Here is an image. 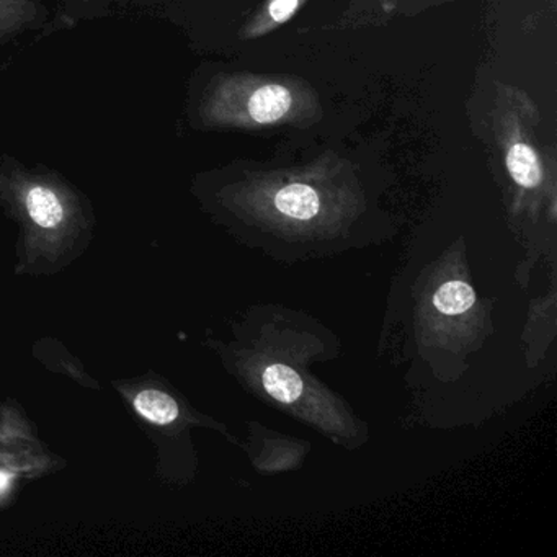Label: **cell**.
<instances>
[{
    "label": "cell",
    "mask_w": 557,
    "mask_h": 557,
    "mask_svg": "<svg viewBox=\"0 0 557 557\" xmlns=\"http://www.w3.org/2000/svg\"><path fill=\"white\" fill-rule=\"evenodd\" d=\"M275 207L285 216L308 221L321 210L318 191L308 185L293 184L276 194Z\"/></svg>",
    "instance_id": "7a4b0ae2"
},
{
    "label": "cell",
    "mask_w": 557,
    "mask_h": 557,
    "mask_svg": "<svg viewBox=\"0 0 557 557\" xmlns=\"http://www.w3.org/2000/svg\"><path fill=\"white\" fill-rule=\"evenodd\" d=\"M298 2L299 0H273L269 9L270 15L275 22L288 21L298 8Z\"/></svg>",
    "instance_id": "9c48e42d"
},
{
    "label": "cell",
    "mask_w": 557,
    "mask_h": 557,
    "mask_svg": "<svg viewBox=\"0 0 557 557\" xmlns=\"http://www.w3.org/2000/svg\"><path fill=\"white\" fill-rule=\"evenodd\" d=\"M263 387L273 399L283 404H293L302 396L305 383L293 368L275 363L265 368L262 374Z\"/></svg>",
    "instance_id": "277c9868"
},
{
    "label": "cell",
    "mask_w": 557,
    "mask_h": 557,
    "mask_svg": "<svg viewBox=\"0 0 557 557\" xmlns=\"http://www.w3.org/2000/svg\"><path fill=\"white\" fill-rule=\"evenodd\" d=\"M28 216L44 230H57L66 220V208L60 195L47 185L34 184L25 191Z\"/></svg>",
    "instance_id": "6da1fadb"
},
{
    "label": "cell",
    "mask_w": 557,
    "mask_h": 557,
    "mask_svg": "<svg viewBox=\"0 0 557 557\" xmlns=\"http://www.w3.org/2000/svg\"><path fill=\"white\" fill-rule=\"evenodd\" d=\"M37 17L30 0H0V35L11 34Z\"/></svg>",
    "instance_id": "ba28073f"
},
{
    "label": "cell",
    "mask_w": 557,
    "mask_h": 557,
    "mask_svg": "<svg viewBox=\"0 0 557 557\" xmlns=\"http://www.w3.org/2000/svg\"><path fill=\"white\" fill-rule=\"evenodd\" d=\"M11 475L8 472L0 471V494H4L8 491L9 484H11Z\"/></svg>",
    "instance_id": "30bf717a"
},
{
    "label": "cell",
    "mask_w": 557,
    "mask_h": 557,
    "mask_svg": "<svg viewBox=\"0 0 557 557\" xmlns=\"http://www.w3.org/2000/svg\"><path fill=\"white\" fill-rule=\"evenodd\" d=\"M292 107V94L283 86H263L252 94L249 113L257 123H273L283 119Z\"/></svg>",
    "instance_id": "3957f363"
},
{
    "label": "cell",
    "mask_w": 557,
    "mask_h": 557,
    "mask_svg": "<svg viewBox=\"0 0 557 557\" xmlns=\"http://www.w3.org/2000/svg\"><path fill=\"white\" fill-rule=\"evenodd\" d=\"M475 293L468 283L448 282L433 296V306L445 315H459L474 306Z\"/></svg>",
    "instance_id": "52a82bcc"
},
{
    "label": "cell",
    "mask_w": 557,
    "mask_h": 557,
    "mask_svg": "<svg viewBox=\"0 0 557 557\" xmlns=\"http://www.w3.org/2000/svg\"><path fill=\"white\" fill-rule=\"evenodd\" d=\"M135 409L143 419L156 425H169L178 419V404L174 397L158 389L141 391L135 397Z\"/></svg>",
    "instance_id": "5b68a950"
},
{
    "label": "cell",
    "mask_w": 557,
    "mask_h": 557,
    "mask_svg": "<svg viewBox=\"0 0 557 557\" xmlns=\"http://www.w3.org/2000/svg\"><path fill=\"white\" fill-rule=\"evenodd\" d=\"M511 178L524 188H534L541 182V165L533 149L527 145H513L507 156Z\"/></svg>",
    "instance_id": "8992f818"
}]
</instances>
